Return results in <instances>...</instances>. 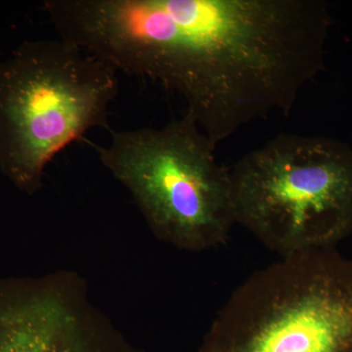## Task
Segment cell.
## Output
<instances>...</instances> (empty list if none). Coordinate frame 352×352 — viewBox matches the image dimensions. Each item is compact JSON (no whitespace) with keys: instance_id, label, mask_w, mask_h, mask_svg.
Segmentation results:
<instances>
[{"instance_id":"obj_5","label":"cell","mask_w":352,"mask_h":352,"mask_svg":"<svg viewBox=\"0 0 352 352\" xmlns=\"http://www.w3.org/2000/svg\"><path fill=\"white\" fill-rule=\"evenodd\" d=\"M197 352H352V258L318 250L252 273Z\"/></svg>"},{"instance_id":"obj_1","label":"cell","mask_w":352,"mask_h":352,"mask_svg":"<svg viewBox=\"0 0 352 352\" xmlns=\"http://www.w3.org/2000/svg\"><path fill=\"white\" fill-rule=\"evenodd\" d=\"M322 0H67L60 36L180 95L214 147L291 111L324 66Z\"/></svg>"},{"instance_id":"obj_4","label":"cell","mask_w":352,"mask_h":352,"mask_svg":"<svg viewBox=\"0 0 352 352\" xmlns=\"http://www.w3.org/2000/svg\"><path fill=\"white\" fill-rule=\"evenodd\" d=\"M214 149L186 113L160 129L113 132L98 155L155 237L201 252L226 245L236 224L229 168Z\"/></svg>"},{"instance_id":"obj_2","label":"cell","mask_w":352,"mask_h":352,"mask_svg":"<svg viewBox=\"0 0 352 352\" xmlns=\"http://www.w3.org/2000/svg\"><path fill=\"white\" fill-rule=\"evenodd\" d=\"M118 71L63 39L25 41L0 61V171L34 196L65 148L107 127Z\"/></svg>"},{"instance_id":"obj_3","label":"cell","mask_w":352,"mask_h":352,"mask_svg":"<svg viewBox=\"0 0 352 352\" xmlns=\"http://www.w3.org/2000/svg\"><path fill=\"white\" fill-rule=\"evenodd\" d=\"M236 224L280 258L337 249L352 234V148L283 133L229 168Z\"/></svg>"}]
</instances>
